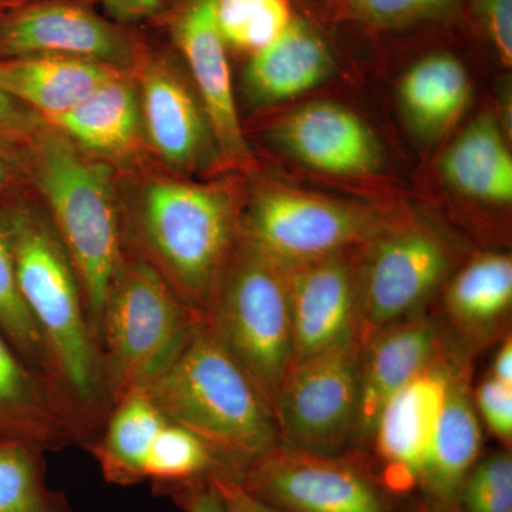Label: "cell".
Masks as SVG:
<instances>
[{"label": "cell", "mask_w": 512, "mask_h": 512, "mask_svg": "<svg viewBox=\"0 0 512 512\" xmlns=\"http://www.w3.org/2000/svg\"><path fill=\"white\" fill-rule=\"evenodd\" d=\"M291 0H215V20L225 46L255 55L295 19Z\"/></svg>", "instance_id": "cell-28"}, {"label": "cell", "mask_w": 512, "mask_h": 512, "mask_svg": "<svg viewBox=\"0 0 512 512\" xmlns=\"http://www.w3.org/2000/svg\"><path fill=\"white\" fill-rule=\"evenodd\" d=\"M0 437L43 450L77 444L76 434L49 386L0 330Z\"/></svg>", "instance_id": "cell-18"}, {"label": "cell", "mask_w": 512, "mask_h": 512, "mask_svg": "<svg viewBox=\"0 0 512 512\" xmlns=\"http://www.w3.org/2000/svg\"><path fill=\"white\" fill-rule=\"evenodd\" d=\"M458 512H512V457L510 450L478 458L461 485Z\"/></svg>", "instance_id": "cell-31"}, {"label": "cell", "mask_w": 512, "mask_h": 512, "mask_svg": "<svg viewBox=\"0 0 512 512\" xmlns=\"http://www.w3.org/2000/svg\"><path fill=\"white\" fill-rule=\"evenodd\" d=\"M249 493L285 512H393L389 493L365 464L276 444L237 478Z\"/></svg>", "instance_id": "cell-9"}, {"label": "cell", "mask_w": 512, "mask_h": 512, "mask_svg": "<svg viewBox=\"0 0 512 512\" xmlns=\"http://www.w3.org/2000/svg\"><path fill=\"white\" fill-rule=\"evenodd\" d=\"M146 392L165 419L210 448L229 476L241 477L278 444L274 412L205 319Z\"/></svg>", "instance_id": "cell-2"}, {"label": "cell", "mask_w": 512, "mask_h": 512, "mask_svg": "<svg viewBox=\"0 0 512 512\" xmlns=\"http://www.w3.org/2000/svg\"><path fill=\"white\" fill-rule=\"evenodd\" d=\"M441 173L461 194L488 204L512 201V157L497 121L474 120L448 148Z\"/></svg>", "instance_id": "cell-23"}, {"label": "cell", "mask_w": 512, "mask_h": 512, "mask_svg": "<svg viewBox=\"0 0 512 512\" xmlns=\"http://www.w3.org/2000/svg\"><path fill=\"white\" fill-rule=\"evenodd\" d=\"M45 453L30 441L0 437V512H73L47 484Z\"/></svg>", "instance_id": "cell-27"}, {"label": "cell", "mask_w": 512, "mask_h": 512, "mask_svg": "<svg viewBox=\"0 0 512 512\" xmlns=\"http://www.w3.org/2000/svg\"><path fill=\"white\" fill-rule=\"evenodd\" d=\"M414 512H458V510L457 508L441 504L439 501L433 500V498L426 497L417 505Z\"/></svg>", "instance_id": "cell-40"}, {"label": "cell", "mask_w": 512, "mask_h": 512, "mask_svg": "<svg viewBox=\"0 0 512 512\" xmlns=\"http://www.w3.org/2000/svg\"><path fill=\"white\" fill-rule=\"evenodd\" d=\"M272 138L289 156L323 173L367 175L382 165V148L366 123L333 103H313L281 121Z\"/></svg>", "instance_id": "cell-16"}, {"label": "cell", "mask_w": 512, "mask_h": 512, "mask_svg": "<svg viewBox=\"0 0 512 512\" xmlns=\"http://www.w3.org/2000/svg\"><path fill=\"white\" fill-rule=\"evenodd\" d=\"M28 127V121L20 111L18 103L13 99L0 80V133H19Z\"/></svg>", "instance_id": "cell-38"}, {"label": "cell", "mask_w": 512, "mask_h": 512, "mask_svg": "<svg viewBox=\"0 0 512 512\" xmlns=\"http://www.w3.org/2000/svg\"><path fill=\"white\" fill-rule=\"evenodd\" d=\"M436 320L424 313L399 320L362 345L359 404L353 441H372L387 402L444 352Z\"/></svg>", "instance_id": "cell-14"}, {"label": "cell", "mask_w": 512, "mask_h": 512, "mask_svg": "<svg viewBox=\"0 0 512 512\" xmlns=\"http://www.w3.org/2000/svg\"><path fill=\"white\" fill-rule=\"evenodd\" d=\"M360 356L353 340L291 366L274 407L278 444L342 454L355 434Z\"/></svg>", "instance_id": "cell-8"}, {"label": "cell", "mask_w": 512, "mask_h": 512, "mask_svg": "<svg viewBox=\"0 0 512 512\" xmlns=\"http://www.w3.org/2000/svg\"><path fill=\"white\" fill-rule=\"evenodd\" d=\"M2 220L23 302L45 346L50 390L77 444L87 448L100 436L113 400L79 276L49 222L29 210Z\"/></svg>", "instance_id": "cell-1"}, {"label": "cell", "mask_w": 512, "mask_h": 512, "mask_svg": "<svg viewBox=\"0 0 512 512\" xmlns=\"http://www.w3.org/2000/svg\"><path fill=\"white\" fill-rule=\"evenodd\" d=\"M477 12L488 39L505 66L512 64V0H477Z\"/></svg>", "instance_id": "cell-34"}, {"label": "cell", "mask_w": 512, "mask_h": 512, "mask_svg": "<svg viewBox=\"0 0 512 512\" xmlns=\"http://www.w3.org/2000/svg\"><path fill=\"white\" fill-rule=\"evenodd\" d=\"M144 117L154 147L174 165H190L201 156L205 128L194 100L170 73L150 69L143 87Z\"/></svg>", "instance_id": "cell-25"}, {"label": "cell", "mask_w": 512, "mask_h": 512, "mask_svg": "<svg viewBox=\"0 0 512 512\" xmlns=\"http://www.w3.org/2000/svg\"><path fill=\"white\" fill-rule=\"evenodd\" d=\"M470 365L454 359L429 460L420 487L427 497L456 508L461 485L480 458L483 431L474 404Z\"/></svg>", "instance_id": "cell-17"}, {"label": "cell", "mask_w": 512, "mask_h": 512, "mask_svg": "<svg viewBox=\"0 0 512 512\" xmlns=\"http://www.w3.org/2000/svg\"><path fill=\"white\" fill-rule=\"evenodd\" d=\"M335 70L332 52L311 23L295 16L271 45L249 59L248 92L262 103H281L309 92Z\"/></svg>", "instance_id": "cell-19"}, {"label": "cell", "mask_w": 512, "mask_h": 512, "mask_svg": "<svg viewBox=\"0 0 512 512\" xmlns=\"http://www.w3.org/2000/svg\"><path fill=\"white\" fill-rule=\"evenodd\" d=\"M512 306V259L485 254L448 284L444 309L451 325L471 343L485 342L504 325Z\"/></svg>", "instance_id": "cell-21"}, {"label": "cell", "mask_w": 512, "mask_h": 512, "mask_svg": "<svg viewBox=\"0 0 512 512\" xmlns=\"http://www.w3.org/2000/svg\"><path fill=\"white\" fill-rule=\"evenodd\" d=\"M379 212L306 192L271 188L256 195L241 239L284 269L352 251L389 227Z\"/></svg>", "instance_id": "cell-7"}, {"label": "cell", "mask_w": 512, "mask_h": 512, "mask_svg": "<svg viewBox=\"0 0 512 512\" xmlns=\"http://www.w3.org/2000/svg\"><path fill=\"white\" fill-rule=\"evenodd\" d=\"M399 93L414 126L426 134H440L466 110L470 77L457 57L434 53L407 70Z\"/></svg>", "instance_id": "cell-24"}, {"label": "cell", "mask_w": 512, "mask_h": 512, "mask_svg": "<svg viewBox=\"0 0 512 512\" xmlns=\"http://www.w3.org/2000/svg\"><path fill=\"white\" fill-rule=\"evenodd\" d=\"M36 180L52 215L50 225L79 276L99 340L104 302L126 258L110 168L53 137L37 154Z\"/></svg>", "instance_id": "cell-4"}, {"label": "cell", "mask_w": 512, "mask_h": 512, "mask_svg": "<svg viewBox=\"0 0 512 512\" xmlns=\"http://www.w3.org/2000/svg\"><path fill=\"white\" fill-rule=\"evenodd\" d=\"M0 53L22 59L64 56L116 66L131 55L130 40L97 13L70 0H46L13 13L0 26Z\"/></svg>", "instance_id": "cell-13"}, {"label": "cell", "mask_w": 512, "mask_h": 512, "mask_svg": "<svg viewBox=\"0 0 512 512\" xmlns=\"http://www.w3.org/2000/svg\"><path fill=\"white\" fill-rule=\"evenodd\" d=\"M140 256L185 305L207 315L237 249L239 229L227 195L204 185L158 181L140 212Z\"/></svg>", "instance_id": "cell-3"}, {"label": "cell", "mask_w": 512, "mask_h": 512, "mask_svg": "<svg viewBox=\"0 0 512 512\" xmlns=\"http://www.w3.org/2000/svg\"><path fill=\"white\" fill-rule=\"evenodd\" d=\"M50 123L84 148L96 153H119L133 143L137 134L136 93L117 74Z\"/></svg>", "instance_id": "cell-26"}, {"label": "cell", "mask_w": 512, "mask_h": 512, "mask_svg": "<svg viewBox=\"0 0 512 512\" xmlns=\"http://www.w3.org/2000/svg\"><path fill=\"white\" fill-rule=\"evenodd\" d=\"M366 247L359 269L360 345L386 326L423 313L451 265L446 242L426 227L389 225Z\"/></svg>", "instance_id": "cell-10"}, {"label": "cell", "mask_w": 512, "mask_h": 512, "mask_svg": "<svg viewBox=\"0 0 512 512\" xmlns=\"http://www.w3.org/2000/svg\"><path fill=\"white\" fill-rule=\"evenodd\" d=\"M202 319L153 266L140 256L126 255L99 323L104 376L113 406L163 375Z\"/></svg>", "instance_id": "cell-5"}, {"label": "cell", "mask_w": 512, "mask_h": 512, "mask_svg": "<svg viewBox=\"0 0 512 512\" xmlns=\"http://www.w3.org/2000/svg\"><path fill=\"white\" fill-rule=\"evenodd\" d=\"M173 35L197 84L222 156L245 164L249 151L239 124L227 46L215 20V0H188L174 20Z\"/></svg>", "instance_id": "cell-15"}, {"label": "cell", "mask_w": 512, "mask_h": 512, "mask_svg": "<svg viewBox=\"0 0 512 512\" xmlns=\"http://www.w3.org/2000/svg\"><path fill=\"white\" fill-rule=\"evenodd\" d=\"M291 303L293 363L357 340L360 271L350 251L286 269Z\"/></svg>", "instance_id": "cell-11"}, {"label": "cell", "mask_w": 512, "mask_h": 512, "mask_svg": "<svg viewBox=\"0 0 512 512\" xmlns=\"http://www.w3.org/2000/svg\"><path fill=\"white\" fill-rule=\"evenodd\" d=\"M117 76L109 64L64 56H33L0 63L6 92L53 121Z\"/></svg>", "instance_id": "cell-20"}, {"label": "cell", "mask_w": 512, "mask_h": 512, "mask_svg": "<svg viewBox=\"0 0 512 512\" xmlns=\"http://www.w3.org/2000/svg\"><path fill=\"white\" fill-rule=\"evenodd\" d=\"M478 417L488 430L504 443L508 450L512 443V387L488 376L473 392Z\"/></svg>", "instance_id": "cell-33"}, {"label": "cell", "mask_w": 512, "mask_h": 512, "mask_svg": "<svg viewBox=\"0 0 512 512\" xmlns=\"http://www.w3.org/2000/svg\"><path fill=\"white\" fill-rule=\"evenodd\" d=\"M161 490L170 493L184 512H228L211 476L190 483L170 485Z\"/></svg>", "instance_id": "cell-35"}, {"label": "cell", "mask_w": 512, "mask_h": 512, "mask_svg": "<svg viewBox=\"0 0 512 512\" xmlns=\"http://www.w3.org/2000/svg\"><path fill=\"white\" fill-rule=\"evenodd\" d=\"M215 473L228 474L210 448L184 427L165 421L147 457L146 480L163 488Z\"/></svg>", "instance_id": "cell-29"}, {"label": "cell", "mask_w": 512, "mask_h": 512, "mask_svg": "<svg viewBox=\"0 0 512 512\" xmlns=\"http://www.w3.org/2000/svg\"><path fill=\"white\" fill-rule=\"evenodd\" d=\"M205 322L274 412L293 363L286 269L241 239Z\"/></svg>", "instance_id": "cell-6"}, {"label": "cell", "mask_w": 512, "mask_h": 512, "mask_svg": "<svg viewBox=\"0 0 512 512\" xmlns=\"http://www.w3.org/2000/svg\"><path fill=\"white\" fill-rule=\"evenodd\" d=\"M6 175H8V171H6L5 164L0 161V184L5 181Z\"/></svg>", "instance_id": "cell-41"}, {"label": "cell", "mask_w": 512, "mask_h": 512, "mask_svg": "<svg viewBox=\"0 0 512 512\" xmlns=\"http://www.w3.org/2000/svg\"><path fill=\"white\" fill-rule=\"evenodd\" d=\"M101 2L113 18L123 22H136V20L156 16L163 8L164 0H101Z\"/></svg>", "instance_id": "cell-37"}, {"label": "cell", "mask_w": 512, "mask_h": 512, "mask_svg": "<svg viewBox=\"0 0 512 512\" xmlns=\"http://www.w3.org/2000/svg\"><path fill=\"white\" fill-rule=\"evenodd\" d=\"M165 417L146 389L114 403L100 436L87 447L107 483L128 487L146 481V463Z\"/></svg>", "instance_id": "cell-22"}, {"label": "cell", "mask_w": 512, "mask_h": 512, "mask_svg": "<svg viewBox=\"0 0 512 512\" xmlns=\"http://www.w3.org/2000/svg\"><path fill=\"white\" fill-rule=\"evenodd\" d=\"M490 376L505 384V386L512 387V342L510 335L503 340V345L497 350Z\"/></svg>", "instance_id": "cell-39"}, {"label": "cell", "mask_w": 512, "mask_h": 512, "mask_svg": "<svg viewBox=\"0 0 512 512\" xmlns=\"http://www.w3.org/2000/svg\"><path fill=\"white\" fill-rule=\"evenodd\" d=\"M211 480L221 494L228 512H285L259 500L254 494L249 493L237 478L229 474L215 473L212 474Z\"/></svg>", "instance_id": "cell-36"}, {"label": "cell", "mask_w": 512, "mask_h": 512, "mask_svg": "<svg viewBox=\"0 0 512 512\" xmlns=\"http://www.w3.org/2000/svg\"><path fill=\"white\" fill-rule=\"evenodd\" d=\"M461 0H348L360 22L379 29H402L446 15Z\"/></svg>", "instance_id": "cell-32"}, {"label": "cell", "mask_w": 512, "mask_h": 512, "mask_svg": "<svg viewBox=\"0 0 512 512\" xmlns=\"http://www.w3.org/2000/svg\"><path fill=\"white\" fill-rule=\"evenodd\" d=\"M0 330L5 333L6 338L15 346L25 362L49 386V367H47L45 346L23 302L18 276H16L12 244L2 218H0Z\"/></svg>", "instance_id": "cell-30"}, {"label": "cell", "mask_w": 512, "mask_h": 512, "mask_svg": "<svg viewBox=\"0 0 512 512\" xmlns=\"http://www.w3.org/2000/svg\"><path fill=\"white\" fill-rule=\"evenodd\" d=\"M454 359L444 350L436 362L394 394L380 413L370 443L375 444L383 463L380 483L387 493L404 494L420 487Z\"/></svg>", "instance_id": "cell-12"}]
</instances>
